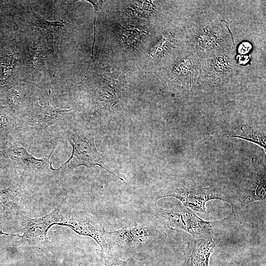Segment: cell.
Returning <instances> with one entry per match:
<instances>
[{"label":"cell","instance_id":"6da1fadb","mask_svg":"<svg viewBox=\"0 0 266 266\" xmlns=\"http://www.w3.org/2000/svg\"><path fill=\"white\" fill-rule=\"evenodd\" d=\"M157 235L154 227L146 221L132 223L112 232L106 231L107 253L103 257L129 258L149 248L155 241Z\"/></svg>","mask_w":266,"mask_h":266},{"label":"cell","instance_id":"7a4b0ae2","mask_svg":"<svg viewBox=\"0 0 266 266\" xmlns=\"http://www.w3.org/2000/svg\"><path fill=\"white\" fill-rule=\"evenodd\" d=\"M66 133L72 146V153L69 158L59 168H56L57 171H68L81 166L92 168L98 165L124 181L122 178L102 166V158L97 150L94 138L91 134L72 128H68Z\"/></svg>","mask_w":266,"mask_h":266},{"label":"cell","instance_id":"3957f363","mask_svg":"<svg viewBox=\"0 0 266 266\" xmlns=\"http://www.w3.org/2000/svg\"><path fill=\"white\" fill-rule=\"evenodd\" d=\"M174 197L179 200L185 207L194 211L207 213L206 203L217 199L229 202L233 206L232 199L228 195L217 192L210 187H203L188 181H182L171 185L158 196Z\"/></svg>","mask_w":266,"mask_h":266},{"label":"cell","instance_id":"277c9868","mask_svg":"<svg viewBox=\"0 0 266 266\" xmlns=\"http://www.w3.org/2000/svg\"><path fill=\"white\" fill-rule=\"evenodd\" d=\"M157 208L169 228L183 230L190 233L194 239L213 237L214 229L229 218L217 221H205L188 208L175 207L166 209L158 206Z\"/></svg>","mask_w":266,"mask_h":266},{"label":"cell","instance_id":"5b68a950","mask_svg":"<svg viewBox=\"0 0 266 266\" xmlns=\"http://www.w3.org/2000/svg\"><path fill=\"white\" fill-rule=\"evenodd\" d=\"M60 214L58 225L67 227L80 235L91 237L100 245L103 256L106 255V230L100 218L86 211H69Z\"/></svg>","mask_w":266,"mask_h":266},{"label":"cell","instance_id":"8992f818","mask_svg":"<svg viewBox=\"0 0 266 266\" xmlns=\"http://www.w3.org/2000/svg\"><path fill=\"white\" fill-rule=\"evenodd\" d=\"M67 197H65L60 203L50 213L41 217L32 218L21 214V231L22 235L12 234L0 231V235L17 236L20 237L21 244L41 245L50 243L47 232L50 228L61 220L60 213L63 204Z\"/></svg>","mask_w":266,"mask_h":266},{"label":"cell","instance_id":"52a82bcc","mask_svg":"<svg viewBox=\"0 0 266 266\" xmlns=\"http://www.w3.org/2000/svg\"><path fill=\"white\" fill-rule=\"evenodd\" d=\"M71 110L52 106L48 102L41 106L37 100L31 109L18 118V129L23 132L38 133L64 118Z\"/></svg>","mask_w":266,"mask_h":266},{"label":"cell","instance_id":"ba28073f","mask_svg":"<svg viewBox=\"0 0 266 266\" xmlns=\"http://www.w3.org/2000/svg\"><path fill=\"white\" fill-rule=\"evenodd\" d=\"M55 149L46 157L36 158L23 147H13L0 150V157L11 161L18 170L32 174H41L56 171L52 166L50 156Z\"/></svg>","mask_w":266,"mask_h":266},{"label":"cell","instance_id":"9c48e42d","mask_svg":"<svg viewBox=\"0 0 266 266\" xmlns=\"http://www.w3.org/2000/svg\"><path fill=\"white\" fill-rule=\"evenodd\" d=\"M216 244L213 237L194 239L188 242L181 266H209Z\"/></svg>","mask_w":266,"mask_h":266},{"label":"cell","instance_id":"30bf717a","mask_svg":"<svg viewBox=\"0 0 266 266\" xmlns=\"http://www.w3.org/2000/svg\"><path fill=\"white\" fill-rule=\"evenodd\" d=\"M23 179L15 178L7 188L0 189V212L7 214L23 208L28 195L22 187Z\"/></svg>","mask_w":266,"mask_h":266},{"label":"cell","instance_id":"8fae6325","mask_svg":"<svg viewBox=\"0 0 266 266\" xmlns=\"http://www.w3.org/2000/svg\"><path fill=\"white\" fill-rule=\"evenodd\" d=\"M266 176L264 173L257 170L250 177L248 187L241 204L245 206L255 201H266Z\"/></svg>","mask_w":266,"mask_h":266},{"label":"cell","instance_id":"7c38bea8","mask_svg":"<svg viewBox=\"0 0 266 266\" xmlns=\"http://www.w3.org/2000/svg\"><path fill=\"white\" fill-rule=\"evenodd\" d=\"M18 130V119L11 114L0 110V136L7 138Z\"/></svg>","mask_w":266,"mask_h":266},{"label":"cell","instance_id":"4fadbf2b","mask_svg":"<svg viewBox=\"0 0 266 266\" xmlns=\"http://www.w3.org/2000/svg\"><path fill=\"white\" fill-rule=\"evenodd\" d=\"M233 133L234 134L231 135L232 137H237L251 141L265 148V136L249 126L243 125L239 130Z\"/></svg>","mask_w":266,"mask_h":266},{"label":"cell","instance_id":"5bb4252c","mask_svg":"<svg viewBox=\"0 0 266 266\" xmlns=\"http://www.w3.org/2000/svg\"><path fill=\"white\" fill-rule=\"evenodd\" d=\"M36 23L40 29L44 33L48 43L52 48L53 33L57 29L62 28L67 24L64 20L49 21L40 18H37Z\"/></svg>","mask_w":266,"mask_h":266},{"label":"cell","instance_id":"9a60e30c","mask_svg":"<svg viewBox=\"0 0 266 266\" xmlns=\"http://www.w3.org/2000/svg\"><path fill=\"white\" fill-rule=\"evenodd\" d=\"M44 65V57L41 47L33 48L29 54L28 67L30 71L33 72L40 70Z\"/></svg>","mask_w":266,"mask_h":266},{"label":"cell","instance_id":"2e32d148","mask_svg":"<svg viewBox=\"0 0 266 266\" xmlns=\"http://www.w3.org/2000/svg\"><path fill=\"white\" fill-rule=\"evenodd\" d=\"M104 266H145L144 264L136 260L133 257L126 260L113 257H106Z\"/></svg>","mask_w":266,"mask_h":266},{"label":"cell","instance_id":"e0dca14e","mask_svg":"<svg viewBox=\"0 0 266 266\" xmlns=\"http://www.w3.org/2000/svg\"><path fill=\"white\" fill-rule=\"evenodd\" d=\"M7 101L10 109L14 113L17 112L21 102L19 92L15 89L11 90L7 95Z\"/></svg>","mask_w":266,"mask_h":266},{"label":"cell","instance_id":"ac0fdd59","mask_svg":"<svg viewBox=\"0 0 266 266\" xmlns=\"http://www.w3.org/2000/svg\"><path fill=\"white\" fill-rule=\"evenodd\" d=\"M198 35L197 40L200 45L208 46L213 44L217 39V36L214 34V32L210 31L208 29L202 31Z\"/></svg>","mask_w":266,"mask_h":266},{"label":"cell","instance_id":"d6986e66","mask_svg":"<svg viewBox=\"0 0 266 266\" xmlns=\"http://www.w3.org/2000/svg\"><path fill=\"white\" fill-rule=\"evenodd\" d=\"M212 66L216 72H224L227 70L230 67V62L224 57H218L212 61Z\"/></svg>","mask_w":266,"mask_h":266}]
</instances>
